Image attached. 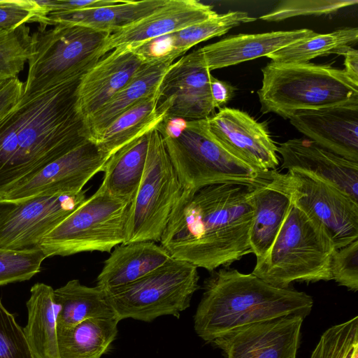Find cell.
I'll return each instance as SVG.
<instances>
[{"instance_id": "6da1fadb", "label": "cell", "mask_w": 358, "mask_h": 358, "mask_svg": "<svg viewBox=\"0 0 358 358\" xmlns=\"http://www.w3.org/2000/svg\"><path fill=\"white\" fill-rule=\"evenodd\" d=\"M254 187L227 182L183 192L161 238V246L172 258L210 272L229 267L252 253L250 195Z\"/></svg>"}, {"instance_id": "7a4b0ae2", "label": "cell", "mask_w": 358, "mask_h": 358, "mask_svg": "<svg viewBox=\"0 0 358 358\" xmlns=\"http://www.w3.org/2000/svg\"><path fill=\"white\" fill-rule=\"evenodd\" d=\"M81 77L23 94L0 119V194L89 140L76 108Z\"/></svg>"}, {"instance_id": "3957f363", "label": "cell", "mask_w": 358, "mask_h": 358, "mask_svg": "<svg viewBox=\"0 0 358 358\" xmlns=\"http://www.w3.org/2000/svg\"><path fill=\"white\" fill-rule=\"evenodd\" d=\"M203 289L194 329L210 343L244 325L290 315L305 319L313 306V298L303 292L278 287L229 267L211 272Z\"/></svg>"}, {"instance_id": "277c9868", "label": "cell", "mask_w": 358, "mask_h": 358, "mask_svg": "<svg viewBox=\"0 0 358 358\" xmlns=\"http://www.w3.org/2000/svg\"><path fill=\"white\" fill-rule=\"evenodd\" d=\"M257 92L262 113L283 118L301 110L358 103V83L343 69L313 63L270 62Z\"/></svg>"}, {"instance_id": "5b68a950", "label": "cell", "mask_w": 358, "mask_h": 358, "mask_svg": "<svg viewBox=\"0 0 358 358\" xmlns=\"http://www.w3.org/2000/svg\"><path fill=\"white\" fill-rule=\"evenodd\" d=\"M335 246L320 225L292 203L265 258L252 273L281 288L294 282L331 280Z\"/></svg>"}, {"instance_id": "8992f818", "label": "cell", "mask_w": 358, "mask_h": 358, "mask_svg": "<svg viewBox=\"0 0 358 358\" xmlns=\"http://www.w3.org/2000/svg\"><path fill=\"white\" fill-rule=\"evenodd\" d=\"M163 139L183 192L227 182L257 187L272 179L274 171L253 168L224 149L210 134L207 119L186 121L178 137Z\"/></svg>"}, {"instance_id": "52a82bcc", "label": "cell", "mask_w": 358, "mask_h": 358, "mask_svg": "<svg viewBox=\"0 0 358 358\" xmlns=\"http://www.w3.org/2000/svg\"><path fill=\"white\" fill-rule=\"evenodd\" d=\"M110 34L89 27L57 24L33 33L34 52L23 94L42 92L83 76L101 57Z\"/></svg>"}, {"instance_id": "ba28073f", "label": "cell", "mask_w": 358, "mask_h": 358, "mask_svg": "<svg viewBox=\"0 0 358 358\" xmlns=\"http://www.w3.org/2000/svg\"><path fill=\"white\" fill-rule=\"evenodd\" d=\"M130 204L112 196L101 185L48 233L38 247L46 258L84 252H109L126 241Z\"/></svg>"}, {"instance_id": "9c48e42d", "label": "cell", "mask_w": 358, "mask_h": 358, "mask_svg": "<svg viewBox=\"0 0 358 358\" xmlns=\"http://www.w3.org/2000/svg\"><path fill=\"white\" fill-rule=\"evenodd\" d=\"M197 268L171 258L139 280L105 292L120 320L131 318L149 322L163 315L179 317L199 288Z\"/></svg>"}, {"instance_id": "30bf717a", "label": "cell", "mask_w": 358, "mask_h": 358, "mask_svg": "<svg viewBox=\"0 0 358 358\" xmlns=\"http://www.w3.org/2000/svg\"><path fill=\"white\" fill-rule=\"evenodd\" d=\"M183 192L162 136L149 134L144 173L129 210L124 243L159 242Z\"/></svg>"}, {"instance_id": "8fae6325", "label": "cell", "mask_w": 358, "mask_h": 358, "mask_svg": "<svg viewBox=\"0 0 358 358\" xmlns=\"http://www.w3.org/2000/svg\"><path fill=\"white\" fill-rule=\"evenodd\" d=\"M292 203L322 227L336 250L358 239V203L336 187L307 173H273Z\"/></svg>"}, {"instance_id": "7c38bea8", "label": "cell", "mask_w": 358, "mask_h": 358, "mask_svg": "<svg viewBox=\"0 0 358 358\" xmlns=\"http://www.w3.org/2000/svg\"><path fill=\"white\" fill-rule=\"evenodd\" d=\"M85 192L0 201V248L38 247L48 233L85 201Z\"/></svg>"}, {"instance_id": "4fadbf2b", "label": "cell", "mask_w": 358, "mask_h": 358, "mask_svg": "<svg viewBox=\"0 0 358 358\" xmlns=\"http://www.w3.org/2000/svg\"><path fill=\"white\" fill-rule=\"evenodd\" d=\"M109 157L94 142L87 140L1 194L0 201L78 194L94 176L103 171Z\"/></svg>"}, {"instance_id": "5bb4252c", "label": "cell", "mask_w": 358, "mask_h": 358, "mask_svg": "<svg viewBox=\"0 0 358 358\" xmlns=\"http://www.w3.org/2000/svg\"><path fill=\"white\" fill-rule=\"evenodd\" d=\"M210 71L199 49L173 62L161 83L157 110L164 120H206L215 111L210 91Z\"/></svg>"}, {"instance_id": "9a60e30c", "label": "cell", "mask_w": 358, "mask_h": 358, "mask_svg": "<svg viewBox=\"0 0 358 358\" xmlns=\"http://www.w3.org/2000/svg\"><path fill=\"white\" fill-rule=\"evenodd\" d=\"M303 320L290 315L244 325L210 343L226 358H296Z\"/></svg>"}, {"instance_id": "2e32d148", "label": "cell", "mask_w": 358, "mask_h": 358, "mask_svg": "<svg viewBox=\"0 0 358 358\" xmlns=\"http://www.w3.org/2000/svg\"><path fill=\"white\" fill-rule=\"evenodd\" d=\"M207 120L212 136L232 155L258 170L275 171L278 147L264 123L246 112L227 107Z\"/></svg>"}, {"instance_id": "e0dca14e", "label": "cell", "mask_w": 358, "mask_h": 358, "mask_svg": "<svg viewBox=\"0 0 358 358\" xmlns=\"http://www.w3.org/2000/svg\"><path fill=\"white\" fill-rule=\"evenodd\" d=\"M146 60L129 45L115 48L101 57L81 78L76 108L83 120L122 90Z\"/></svg>"}, {"instance_id": "ac0fdd59", "label": "cell", "mask_w": 358, "mask_h": 358, "mask_svg": "<svg viewBox=\"0 0 358 358\" xmlns=\"http://www.w3.org/2000/svg\"><path fill=\"white\" fill-rule=\"evenodd\" d=\"M217 13L210 5L196 0H166L153 12L136 22L110 34L101 50V57L116 48H133L191 25L208 20Z\"/></svg>"}, {"instance_id": "d6986e66", "label": "cell", "mask_w": 358, "mask_h": 358, "mask_svg": "<svg viewBox=\"0 0 358 358\" xmlns=\"http://www.w3.org/2000/svg\"><path fill=\"white\" fill-rule=\"evenodd\" d=\"M289 119L309 140L358 162V103L301 110Z\"/></svg>"}, {"instance_id": "ffe728a7", "label": "cell", "mask_w": 358, "mask_h": 358, "mask_svg": "<svg viewBox=\"0 0 358 358\" xmlns=\"http://www.w3.org/2000/svg\"><path fill=\"white\" fill-rule=\"evenodd\" d=\"M282 168L307 173L329 183L358 203V162L350 161L306 138L280 144Z\"/></svg>"}, {"instance_id": "44dd1931", "label": "cell", "mask_w": 358, "mask_h": 358, "mask_svg": "<svg viewBox=\"0 0 358 358\" xmlns=\"http://www.w3.org/2000/svg\"><path fill=\"white\" fill-rule=\"evenodd\" d=\"M317 33L309 29L229 36L200 48L210 71L236 65L280 50Z\"/></svg>"}, {"instance_id": "7402d4cb", "label": "cell", "mask_w": 358, "mask_h": 358, "mask_svg": "<svg viewBox=\"0 0 358 358\" xmlns=\"http://www.w3.org/2000/svg\"><path fill=\"white\" fill-rule=\"evenodd\" d=\"M173 63L169 59L146 61L122 90L83 120L87 138L95 143L120 115L142 99L158 93L162 80Z\"/></svg>"}, {"instance_id": "603a6c76", "label": "cell", "mask_w": 358, "mask_h": 358, "mask_svg": "<svg viewBox=\"0 0 358 358\" xmlns=\"http://www.w3.org/2000/svg\"><path fill=\"white\" fill-rule=\"evenodd\" d=\"M171 255L153 241L122 243L115 248L97 276L104 291L131 284L164 264Z\"/></svg>"}, {"instance_id": "cb8c5ba5", "label": "cell", "mask_w": 358, "mask_h": 358, "mask_svg": "<svg viewBox=\"0 0 358 358\" xmlns=\"http://www.w3.org/2000/svg\"><path fill=\"white\" fill-rule=\"evenodd\" d=\"M273 177V176H272ZM253 217L250 245L256 263L266 256L292 206L288 194L271 179L255 187L250 195Z\"/></svg>"}, {"instance_id": "d4e9b609", "label": "cell", "mask_w": 358, "mask_h": 358, "mask_svg": "<svg viewBox=\"0 0 358 358\" xmlns=\"http://www.w3.org/2000/svg\"><path fill=\"white\" fill-rule=\"evenodd\" d=\"M166 0L122 1L119 3L93 9L51 13L47 26L72 24L112 34L143 18L162 6Z\"/></svg>"}, {"instance_id": "484cf974", "label": "cell", "mask_w": 358, "mask_h": 358, "mask_svg": "<svg viewBox=\"0 0 358 358\" xmlns=\"http://www.w3.org/2000/svg\"><path fill=\"white\" fill-rule=\"evenodd\" d=\"M26 303L27 322L23 328L25 338L35 358H59L54 289L37 282L30 289Z\"/></svg>"}, {"instance_id": "4316f807", "label": "cell", "mask_w": 358, "mask_h": 358, "mask_svg": "<svg viewBox=\"0 0 358 358\" xmlns=\"http://www.w3.org/2000/svg\"><path fill=\"white\" fill-rule=\"evenodd\" d=\"M54 299L59 306L57 333L88 319L116 316L103 289L96 285H84L76 279L54 289Z\"/></svg>"}, {"instance_id": "83f0119b", "label": "cell", "mask_w": 358, "mask_h": 358, "mask_svg": "<svg viewBox=\"0 0 358 358\" xmlns=\"http://www.w3.org/2000/svg\"><path fill=\"white\" fill-rule=\"evenodd\" d=\"M150 132L134 138L107 160L101 185L112 196L130 202L133 200L145 167Z\"/></svg>"}, {"instance_id": "f1b7e54d", "label": "cell", "mask_w": 358, "mask_h": 358, "mask_svg": "<svg viewBox=\"0 0 358 358\" xmlns=\"http://www.w3.org/2000/svg\"><path fill=\"white\" fill-rule=\"evenodd\" d=\"M117 316L86 320L57 333L59 358H101L117 334Z\"/></svg>"}, {"instance_id": "f546056e", "label": "cell", "mask_w": 358, "mask_h": 358, "mask_svg": "<svg viewBox=\"0 0 358 358\" xmlns=\"http://www.w3.org/2000/svg\"><path fill=\"white\" fill-rule=\"evenodd\" d=\"M158 93L138 101L111 122L94 143L102 153L110 157L164 120L157 110Z\"/></svg>"}, {"instance_id": "4dcf8cb0", "label": "cell", "mask_w": 358, "mask_h": 358, "mask_svg": "<svg viewBox=\"0 0 358 358\" xmlns=\"http://www.w3.org/2000/svg\"><path fill=\"white\" fill-rule=\"evenodd\" d=\"M358 29L347 27L327 34L315 35L292 43L269 54L271 62L280 64L308 63L314 58L334 54L340 47L355 43Z\"/></svg>"}, {"instance_id": "1f68e13d", "label": "cell", "mask_w": 358, "mask_h": 358, "mask_svg": "<svg viewBox=\"0 0 358 358\" xmlns=\"http://www.w3.org/2000/svg\"><path fill=\"white\" fill-rule=\"evenodd\" d=\"M256 18L243 11H230L168 34L171 44V57L183 56L192 47L211 38L226 34L241 24L251 22Z\"/></svg>"}, {"instance_id": "d6a6232c", "label": "cell", "mask_w": 358, "mask_h": 358, "mask_svg": "<svg viewBox=\"0 0 358 358\" xmlns=\"http://www.w3.org/2000/svg\"><path fill=\"white\" fill-rule=\"evenodd\" d=\"M34 45L33 34L26 24L0 31V80L17 78L31 57Z\"/></svg>"}, {"instance_id": "836d02e7", "label": "cell", "mask_w": 358, "mask_h": 358, "mask_svg": "<svg viewBox=\"0 0 358 358\" xmlns=\"http://www.w3.org/2000/svg\"><path fill=\"white\" fill-rule=\"evenodd\" d=\"M358 352V317L334 325L322 335L310 358H352Z\"/></svg>"}, {"instance_id": "e575fe53", "label": "cell", "mask_w": 358, "mask_h": 358, "mask_svg": "<svg viewBox=\"0 0 358 358\" xmlns=\"http://www.w3.org/2000/svg\"><path fill=\"white\" fill-rule=\"evenodd\" d=\"M45 259L39 247L25 250L0 248V286L31 279L41 271Z\"/></svg>"}, {"instance_id": "d590c367", "label": "cell", "mask_w": 358, "mask_h": 358, "mask_svg": "<svg viewBox=\"0 0 358 358\" xmlns=\"http://www.w3.org/2000/svg\"><path fill=\"white\" fill-rule=\"evenodd\" d=\"M357 3V0H284L259 18L268 22H278L301 15H327Z\"/></svg>"}, {"instance_id": "8d00e7d4", "label": "cell", "mask_w": 358, "mask_h": 358, "mask_svg": "<svg viewBox=\"0 0 358 358\" xmlns=\"http://www.w3.org/2000/svg\"><path fill=\"white\" fill-rule=\"evenodd\" d=\"M0 358H35L22 328L0 299Z\"/></svg>"}, {"instance_id": "74e56055", "label": "cell", "mask_w": 358, "mask_h": 358, "mask_svg": "<svg viewBox=\"0 0 358 358\" xmlns=\"http://www.w3.org/2000/svg\"><path fill=\"white\" fill-rule=\"evenodd\" d=\"M47 16L34 0H0V30L14 29L27 22H38L44 30Z\"/></svg>"}, {"instance_id": "f35d334b", "label": "cell", "mask_w": 358, "mask_h": 358, "mask_svg": "<svg viewBox=\"0 0 358 358\" xmlns=\"http://www.w3.org/2000/svg\"><path fill=\"white\" fill-rule=\"evenodd\" d=\"M332 280L350 291L358 289V239L336 250L331 257Z\"/></svg>"}, {"instance_id": "ab89813d", "label": "cell", "mask_w": 358, "mask_h": 358, "mask_svg": "<svg viewBox=\"0 0 358 358\" xmlns=\"http://www.w3.org/2000/svg\"><path fill=\"white\" fill-rule=\"evenodd\" d=\"M122 0H37L47 16L51 13L93 9L119 3Z\"/></svg>"}, {"instance_id": "60d3db41", "label": "cell", "mask_w": 358, "mask_h": 358, "mask_svg": "<svg viewBox=\"0 0 358 358\" xmlns=\"http://www.w3.org/2000/svg\"><path fill=\"white\" fill-rule=\"evenodd\" d=\"M24 83L18 78L9 80L0 89V119L8 113L21 99Z\"/></svg>"}, {"instance_id": "b9f144b4", "label": "cell", "mask_w": 358, "mask_h": 358, "mask_svg": "<svg viewBox=\"0 0 358 358\" xmlns=\"http://www.w3.org/2000/svg\"><path fill=\"white\" fill-rule=\"evenodd\" d=\"M210 91L214 108H222L234 96L235 88L231 84L211 76Z\"/></svg>"}, {"instance_id": "7bdbcfd3", "label": "cell", "mask_w": 358, "mask_h": 358, "mask_svg": "<svg viewBox=\"0 0 358 358\" xmlns=\"http://www.w3.org/2000/svg\"><path fill=\"white\" fill-rule=\"evenodd\" d=\"M334 54L344 57L343 71L353 81L358 83V51L350 45L338 48Z\"/></svg>"}, {"instance_id": "ee69618b", "label": "cell", "mask_w": 358, "mask_h": 358, "mask_svg": "<svg viewBox=\"0 0 358 358\" xmlns=\"http://www.w3.org/2000/svg\"><path fill=\"white\" fill-rule=\"evenodd\" d=\"M8 80L2 81L0 80V89L8 82Z\"/></svg>"}, {"instance_id": "f6af8a7d", "label": "cell", "mask_w": 358, "mask_h": 358, "mask_svg": "<svg viewBox=\"0 0 358 358\" xmlns=\"http://www.w3.org/2000/svg\"><path fill=\"white\" fill-rule=\"evenodd\" d=\"M352 358H358V352H355Z\"/></svg>"}, {"instance_id": "bcb514c9", "label": "cell", "mask_w": 358, "mask_h": 358, "mask_svg": "<svg viewBox=\"0 0 358 358\" xmlns=\"http://www.w3.org/2000/svg\"><path fill=\"white\" fill-rule=\"evenodd\" d=\"M0 31H1V30H0Z\"/></svg>"}]
</instances>
